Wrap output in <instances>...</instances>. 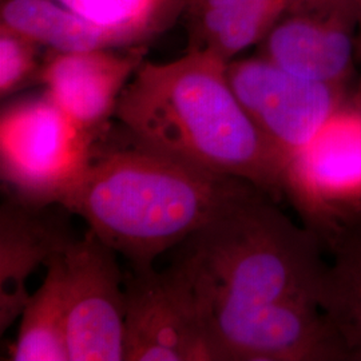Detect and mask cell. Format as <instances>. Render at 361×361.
I'll use <instances>...</instances> for the list:
<instances>
[{
	"label": "cell",
	"mask_w": 361,
	"mask_h": 361,
	"mask_svg": "<svg viewBox=\"0 0 361 361\" xmlns=\"http://www.w3.org/2000/svg\"><path fill=\"white\" fill-rule=\"evenodd\" d=\"M116 116L138 142L283 195L284 161L240 104L228 63L210 54L188 50L168 63L143 62Z\"/></svg>",
	"instance_id": "6da1fadb"
},
{
	"label": "cell",
	"mask_w": 361,
	"mask_h": 361,
	"mask_svg": "<svg viewBox=\"0 0 361 361\" xmlns=\"http://www.w3.org/2000/svg\"><path fill=\"white\" fill-rule=\"evenodd\" d=\"M129 138L125 146L106 143V133L98 138L90 168L62 207L141 271L202 229L249 182Z\"/></svg>",
	"instance_id": "7a4b0ae2"
},
{
	"label": "cell",
	"mask_w": 361,
	"mask_h": 361,
	"mask_svg": "<svg viewBox=\"0 0 361 361\" xmlns=\"http://www.w3.org/2000/svg\"><path fill=\"white\" fill-rule=\"evenodd\" d=\"M247 183L207 225L180 245L173 265L201 300L261 304L317 302L326 267L322 238L298 228Z\"/></svg>",
	"instance_id": "3957f363"
},
{
	"label": "cell",
	"mask_w": 361,
	"mask_h": 361,
	"mask_svg": "<svg viewBox=\"0 0 361 361\" xmlns=\"http://www.w3.org/2000/svg\"><path fill=\"white\" fill-rule=\"evenodd\" d=\"M98 138L47 92L8 104L0 116V171L10 197L63 207L90 168Z\"/></svg>",
	"instance_id": "277c9868"
},
{
	"label": "cell",
	"mask_w": 361,
	"mask_h": 361,
	"mask_svg": "<svg viewBox=\"0 0 361 361\" xmlns=\"http://www.w3.org/2000/svg\"><path fill=\"white\" fill-rule=\"evenodd\" d=\"M210 361L347 360L319 304L201 300Z\"/></svg>",
	"instance_id": "5b68a950"
},
{
	"label": "cell",
	"mask_w": 361,
	"mask_h": 361,
	"mask_svg": "<svg viewBox=\"0 0 361 361\" xmlns=\"http://www.w3.org/2000/svg\"><path fill=\"white\" fill-rule=\"evenodd\" d=\"M283 195L331 244L361 217V106L343 104L285 165Z\"/></svg>",
	"instance_id": "8992f818"
},
{
	"label": "cell",
	"mask_w": 361,
	"mask_h": 361,
	"mask_svg": "<svg viewBox=\"0 0 361 361\" xmlns=\"http://www.w3.org/2000/svg\"><path fill=\"white\" fill-rule=\"evenodd\" d=\"M228 78L247 116L285 165L347 102L345 87L297 77L262 56L232 61Z\"/></svg>",
	"instance_id": "52a82bcc"
},
{
	"label": "cell",
	"mask_w": 361,
	"mask_h": 361,
	"mask_svg": "<svg viewBox=\"0 0 361 361\" xmlns=\"http://www.w3.org/2000/svg\"><path fill=\"white\" fill-rule=\"evenodd\" d=\"M116 255L91 231L63 253L70 361H125L126 290Z\"/></svg>",
	"instance_id": "ba28073f"
},
{
	"label": "cell",
	"mask_w": 361,
	"mask_h": 361,
	"mask_svg": "<svg viewBox=\"0 0 361 361\" xmlns=\"http://www.w3.org/2000/svg\"><path fill=\"white\" fill-rule=\"evenodd\" d=\"M125 361H210L193 289L173 264L125 277Z\"/></svg>",
	"instance_id": "9c48e42d"
},
{
	"label": "cell",
	"mask_w": 361,
	"mask_h": 361,
	"mask_svg": "<svg viewBox=\"0 0 361 361\" xmlns=\"http://www.w3.org/2000/svg\"><path fill=\"white\" fill-rule=\"evenodd\" d=\"M54 51L40 68L46 92L78 125L101 137L125 87L142 65L145 47Z\"/></svg>",
	"instance_id": "30bf717a"
},
{
	"label": "cell",
	"mask_w": 361,
	"mask_h": 361,
	"mask_svg": "<svg viewBox=\"0 0 361 361\" xmlns=\"http://www.w3.org/2000/svg\"><path fill=\"white\" fill-rule=\"evenodd\" d=\"M361 11L340 7L285 13L261 42V55L285 71L345 87L355 65L353 27Z\"/></svg>",
	"instance_id": "8fae6325"
},
{
	"label": "cell",
	"mask_w": 361,
	"mask_h": 361,
	"mask_svg": "<svg viewBox=\"0 0 361 361\" xmlns=\"http://www.w3.org/2000/svg\"><path fill=\"white\" fill-rule=\"evenodd\" d=\"M51 207L26 205L8 197L0 207V332L22 316L30 298L27 281L75 240Z\"/></svg>",
	"instance_id": "7c38bea8"
},
{
	"label": "cell",
	"mask_w": 361,
	"mask_h": 361,
	"mask_svg": "<svg viewBox=\"0 0 361 361\" xmlns=\"http://www.w3.org/2000/svg\"><path fill=\"white\" fill-rule=\"evenodd\" d=\"M189 50L207 52L231 63L261 43L286 13L284 0H186Z\"/></svg>",
	"instance_id": "4fadbf2b"
},
{
	"label": "cell",
	"mask_w": 361,
	"mask_h": 361,
	"mask_svg": "<svg viewBox=\"0 0 361 361\" xmlns=\"http://www.w3.org/2000/svg\"><path fill=\"white\" fill-rule=\"evenodd\" d=\"M46 277L20 316L10 360L70 361L63 253L46 264Z\"/></svg>",
	"instance_id": "5bb4252c"
},
{
	"label": "cell",
	"mask_w": 361,
	"mask_h": 361,
	"mask_svg": "<svg viewBox=\"0 0 361 361\" xmlns=\"http://www.w3.org/2000/svg\"><path fill=\"white\" fill-rule=\"evenodd\" d=\"M0 20L54 51L122 49L114 37L55 0H3Z\"/></svg>",
	"instance_id": "9a60e30c"
},
{
	"label": "cell",
	"mask_w": 361,
	"mask_h": 361,
	"mask_svg": "<svg viewBox=\"0 0 361 361\" xmlns=\"http://www.w3.org/2000/svg\"><path fill=\"white\" fill-rule=\"evenodd\" d=\"M116 39L134 47L161 32L185 8L186 0H55Z\"/></svg>",
	"instance_id": "2e32d148"
},
{
	"label": "cell",
	"mask_w": 361,
	"mask_h": 361,
	"mask_svg": "<svg viewBox=\"0 0 361 361\" xmlns=\"http://www.w3.org/2000/svg\"><path fill=\"white\" fill-rule=\"evenodd\" d=\"M317 302L347 360L361 361V271L335 259L324 273Z\"/></svg>",
	"instance_id": "e0dca14e"
},
{
	"label": "cell",
	"mask_w": 361,
	"mask_h": 361,
	"mask_svg": "<svg viewBox=\"0 0 361 361\" xmlns=\"http://www.w3.org/2000/svg\"><path fill=\"white\" fill-rule=\"evenodd\" d=\"M38 43L8 27L0 25V94H13L40 73L38 70Z\"/></svg>",
	"instance_id": "ac0fdd59"
},
{
	"label": "cell",
	"mask_w": 361,
	"mask_h": 361,
	"mask_svg": "<svg viewBox=\"0 0 361 361\" xmlns=\"http://www.w3.org/2000/svg\"><path fill=\"white\" fill-rule=\"evenodd\" d=\"M332 246L335 259L361 271V217L340 233Z\"/></svg>",
	"instance_id": "d6986e66"
},
{
	"label": "cell",
	"mask_w": 361,
	"mask_h": 361,
	"mask_svg": "<svg viewBox=\"0 0 361 361\" xmlns=\"http://www.w3.org/2000/svg\"><path fill=\"white\" fill-rule=\"evenodd\" d=\"M286 13L325 11L340 7H353L361 11L360 0H284Z\"/></svg>",
	"instance_id": "ffe728a7"
},
{
	"label": "cell",
	"mask_w": 361,
	"mask_h": 361,
	"mask_svg": "<svg viewBox=\"0 0 361 361\" xmlns=\"http://www.w3.org/2000/svg\"><path fill=\"white\" fill-rule=\"evenodd\" d=\"M359 50L361 52V19H360V40H359ZM353 101L356 102L357 104H360L361 106V80L360 85H359V90L356 92V95H355V98H353Z\"/></svg>",
	"instance_id": "44dd1931"
},
{
	"label": "cell",
	"mask_w": 361,
	"mask_h": 361,
	"mask_svg": "<svg viewBox=\"0 0 361 361\" xmlns=\"http://www.w3.org/2000/svg\"><path fill=\"white\" fill-rule=\"evenodd\" d=\"M360 1H361V0H360Z\"/></svg>",
	"instance_id": "7402d4cb"
}]
</instances>
